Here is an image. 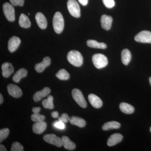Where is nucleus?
I'll return each mask as SVG.
<instances>
[{"instance_id": "1", "label": "nucleus", "mask_w": 151, "mask_h": 151, "mask_svg": "<svg viewBox=\"0 0 151 151\" xmlns=\"http://www.w3.org/2000/svg\"><path fill=\"white\" fill-rule=\"evenodd\" d=\"M67 58L70 64L76 67H80L83 64V58L81 53L77 50H71L68 53Z\"/></svg>"}, {"instance_id": "2", "label": "nucleus", "mask_w": 151, "mask_h": 151, "mask_svg": "<svg viewBox=\"0 0 151 151\" xmlns=\"http://www.w3.org/2000/svg\"><path fill=\"white\" fill-rule=\"evenodd\" d=\"M52 24L55 32L57 34H60L62 32L64 27V19L60 12H56L55 14Z\"/></svg>"}, {"instance_id": "3", "label": "nucleus", "mask_w": 151, "mask_h": 151, "mask_svg": "<svg viewBox=\"0 0 151 151\" xmlns=\"http://www.w3.org/2000/svg\"><path fill=\"white\" fill-rule=\"evenodd\" d=\"M92 60L94 66L98 69L106 67L108 64L107 58L104 55L100 53L94 55L92 57Z\"/></svg>"}, {"instance_id": "4", "label": "nucleus", "mask_w": 151, "mask_h": 151, "mask_svg": "<svg viewBox=\"0 0 151 151\" xmlns=\"http://www.w3.org/2000/svg\"><path fill=\"white\" fill-rule=\"evenodd\" d=\"M67 6L68 12L71 16L76 18H79L80 17V7L76 0H68Z\"/></svg>"}, {"instance_id": "5", "label": "nucleus", "mask_w": 151, "mask_h": 151, "mask_svg": "<svg viewBox=\"0 0 151 151\" xmlns=\"http://www.w3.org/2000/svg\"><path fill=\"white\" fill-rule=\"evenodd\" d=\"M72 96L73 99L78 105L82 108H86L87 103L82 92L78 89H73L72 91Z\"/></svg>"}, {"instance_id": "6", "label": "nucleus", "mask_w": 151, "mask_h": 151, "mask_svg": "<svg viewBox=\"0 0 151 151\" xmlns=\"http://www.w3.org/2000/svg\"><path fill=\"white\" fill-rule=\"evenodd\" d=\"M3 11L5 16L10 22H14L15 19V9L13 6L9 3H6L3 4Z\"/></svg>"}, {"instance_id": "7", "label": "nucleus", "mask_w": 151, "mask_h": 151, "mask_svg": "<svg viewBox=\"0 0 151 151\" xmlns=\"http://www.w3.org/2000/svg\"><path fill=\"white\" fill-rule=\"evenodd\" d=\"M134 40L137 42L151 43V32L142 31L135 36Z\"/></svg>"}, {"instance_id": "8", "label": "nucleus", "mask_w": 151, "mask_h": 151, "mask_svg": "<svg viewBox=\"0 0 151 151\" xmlns=\"http://www.w3.org/2000/svg\"><path fill=\"white\" fill-rule=\"evenodd\" d=\"M43 139L47 143L54 145L57 147H61L63 145L62 139L57 137L54 134H47L44 136Z\"/></svg>"}, {"instance_id": "9", "label": "nucleus", "mask_w": 151, "mask_h": 151, "mask_svg": "<svg viewBox=\"0 0 151 151\" xmlns=\"http://www.w3.org/2000/svg\"><path fill=\"white\" fill-rule=\"evenodd\" d=\"M7 90L9 94L14 98H19L22 95L21 89L15 84H9L7 86Z\"/></svg>"}, {"instance_id": "10", "label": "nucleus", "mask_w": 151, "mask_h": 151, "mask_svg": "<svg viewBox=\"0 0 151 151\" xmlns=\"http://www.w3.org/2000/svg\"><path fill=\"white\" fill-rule=\"evenodd\" d=\"M21 42V40L17 37L13 36L10 38L9 40L8 45L9 51L11 52L15 51L19 46Z\"/></svg>"}, {"instance_id": "11", "label": "nucleus", "mask_w": 151, "mask_h": 151, "mask_svg": "<svg viewBox=\"0 0 151 151\" xmlns=\"http://www.w3.org/2000/svg\"><path fill=\"white\" fill-rule=\"evenodd\" d=\"M50 63L51 59L49 57H46L44 58L42 62L36 64L35 68L38 73H42L46 68L50 65Z\"/></svg>"}, {"instance_id": "12", "label": "nucleus", "mask_w": 151, "mask_h": 151, "mask_svg": "<svg viewBox=\"0 0 151 151\" xmlns=\"http://www.w3.org/2000/svg\"><path fill=\"white\" fill-rule=\"evenodd\" d=\"M113 18L110 16L103 15L100 19L101 26L103 29L109 30L111 28L112 26Z\"/></svg>"}, {"instance_id": "13", "label": "nucleus", "mask_w": 151, "mask_h": 151, "mask_svg": "<svg viewBox=\"0 0 151 151\" xmlns=\"http://www.w3.org/2000/svg\"><path fill=\"white\" fill-rule=\"evenodd\" d=\"M2 75L5 78H8L14 72V68L12 63L6 62L1 66Z\"/></svg>"}, {"instance_id": "14", "label": "nucleus", "mask_w": 151, "mask_h": 151, "mask_svg": "<svg viewBox=\"0 0 151 151\" xmlns=\"http://www.w3.org/2000/svg\"><path fill=\"white\" fill-rule=\"evenodd\" d=\"M88 100L91 105L95 108H100L103 105V102L100 97L95 94H91L88 96Z\"/></svg>"}, {"instance_id": "15", "label": "nucleus", "mask_w": 151, "mask_h": 151, "mask_svg": "<svg viewBox=\"0 0 151 151\" xmlns=\"http://www.w3.org/2000/svg\"><path fill=\"white\" fill-rule=\"evenodd\" d=\"M35 20L37 23L42 29H45L47 27V21L43 14L38 12L35 15Z\"/></svg>"}, {"instance_id": "16", "label": "nucleus", "mask_w": 151, "mask_h": 151, "mask_svg": "<svg viewBox=\"0 0 151 151\" xmlns=\"http://www.w3.org/2000/svg\"><path fill=\"white\" fill-rule=\"evenodd\" d=\"M50 89L48 87H45L41 91L36 92L33 96V100L35 102L40 101L44 97H46L50 93Z\"/></svg>"}, {"instance_id": "17", "label": "nucleus", "mask_w": 151, "mask_h": 151, "mask_svg": "<svg viewBox=\"0 0 151 151\" xmlns=\"http://www.w3.org/2000/svg\"><path fill=\"white\" fill-rule=\"evenodd\" d=\"M47 126V124L44 121L36 122L33 125V132L36 134H42L46 129Z\"/></svg>"}, {"instance_id": "18", "label": "nucleus", "mask_w": 151, "mask_h": 151, "mask_svg": "<svg viewBox=\"0 0 151 151\" xmlns=\"http://www.w3.org/2000/svg\"><path fill=\"white\" fill-rule=\"evenodd\" d=\"M123 138V136L121 134L118 133L113 134L108 138L107 141V145L110 147L116 145L122 142Z\"/></svg>"}, {"instance_id": "19", "label": "nucleus", "mask_w": 151, "mask_h": 151, "mask_svg": "<svg viewBox=\"0 0 151 151\" xmlns=\"http://www.w3.org/2000/svg\"><path fill=\"white\" fill-rule=\"evenodd\" d=\"M27 74V70L26 69L24 68H20L14 75L13 80L16 83H18L22 78L25 77Z\"/></svg>"}, {"instance_id": "20", "label": "nucleus", "mask_w": 151, "mask_h": 151, "mask_svg": "<svg viewBox=\"0 0 151 151\" xmlns=\"http://www.w3.org/2000/svg\"><path fill=\"white\" fill-rule=\"evenodd\" d=\"M63 146L66 150H73L76 148V145L73 142L70 141V139L67 136H63L61 138Z\"/></svg>"}, {"instance_id": "21", "label": "nucleus", "mask_w": 151, "mask_h": 151, "mask_svg": "<svg viewBox=\"0 0 151 151\" xmlns=\"http://www.w3.org/2000/svg\"><path fill=\"white\" fill-rule=\"evenodd\" d=\"M19 23L21 27L24 28H28L31 25L28 17L24 14H22L20 16Z\"/></svg>"}, {"instance_id": "22", "label": "nucleus", "mask_w": 151, "mask_h": 151, "mask_svg": "<svg viewBox=\"0 0 151 151\" xmlns=\"http://www.w3.org/2000/svg\"><path fill=\"white\" fill-rule=\"evenodd\" d=\"M69 122L72 125H75L80 128H83L86 126V122L84 119L75 116H72L70 118Z\"/></svg>"}, {"instance_id": "23", "label": "nucleus", "mask_w": 151, "mask_h": 151, "mask_svg": "<svg viewBox=\"0 0 151 151\" xmlns=\"http://www.w3.org/2000/svg\"><path fill=\"white\" fill-rule=\"evenodd\" d=\"M119 108L121 111L125 114H132L134 111V107L132 105L127 103H121L119 105Z\"/></svg>"}, {"instance_id": "24", "label": "nucleus", "mask_w": 151, "mask_h": 151, "mask_svg": "<svg viewBox=\"0 0 151 151\" xmlns=\"http://www.w3.org/2000/svg\"><path fill=\"white\" fill-rule=\"evenodd\" d=\"M132 59V55L129 50L125 49L122 52V63L125 65H128Z\"/></svg>"}, {"instance_id": "25", "label": "nucleus", "mask_w": 151, "mask_h": 151, "mask_svg": "<svg viewBox=\"0 0 151 151\" xmlns=\"http://www.w3.org/2000/svg\"><path fill=\"white\" fill-rule=\"evenodd\" d=\"M86 44L88 46L92 48L104 49L107 47V45L105 43L103 42H99L97 41L92 40H87Z\"/></svg>"}, {"instance_id": "26", "label": "nucleus", "mask_w": 151, "mask_h": 151, "mask_svg": "<svg viewBox=\"0 0 151 151\" xmlns=\"http://www.w3.org/2000/svg\"><path fill=\"white\" fill-rule=\"evenodd\" d=\"M121 127V124L117 122H110L105 123L102 127V129L104 131H108L113 129H119Z\"/></svg>"}, {"instance_id": "27", "label": "nucleus", "mask_w": 151, "mask_h": 151, "mask_svg": "<svg viewBox=\"0 0 151 151\" xmlns=\"http://www.w3.org/2000/svg\"><path fill=\"white\" fill-rule=\"evenodd\" d=\"M53 97L51 95H49L47 98L43 100L42 102V105L44 108L48 109H52L54 108L53 103Z\"/></svg>"}, {"instance_id": "28", "label": "nucleus", "mask_w": 151, "mask_h": 151, "mask_svg": "<svg viewBox=\"0 0 151 151\" xmlns=\"http://www.w3.org/2000/svg\"><path fill=\"white\" fill-rule=\"evenodd\" d=\"M56 76L60 80H67L70 78V74L65 69H61L57 73Z\"/></svg>"}, {"instance_id": "29", "label": "nucleus", "mask_w": 151, "mask_h": 151, "mask_svg": "<svg viewBox=\"0 0 151 151\" xmlns=\"http://www.w3.org/2000/svg\"><path fill=\"white\" fill-rule=\"evenodd\" d=\"M45 119V116L43 115H41L40 113H38V114L34 113L31 116V120L34 122H42V121H44Z\"/></svg>"}, {"instance_id": "30", "label": "nucleus", "mask_w": 151, "mask_h": 151, "mask_svg": "<svg viewBox=\"0 0 151 151\" xmlns=\"http://www.w3.org/2000/svg\"><path fill=\"white\" fill-rule=\"evenodd\" d=\"M9 130L7 128H5L0 130V142H1L7 137L9 134Z\"/></svg>"}, {"instance_id": "31", "label": "nucleus", "mask_w": 151, "mask_h": 151, "mask_svg": "<svg viewBox=\"0 0 151 151\" xmlns=\"http://www.w3.org/2000/svg\"><path fill=\"white\" fill-rule=\"evenodd\" d=\"M24 150L23 147L18 142H15L12 145L11 151H23Z\"/></svg>"}, {"instance_id": "32", "label": "nucleus", "mask_w": 151, "mask_h": 151, "mask_svg": "<svg viewBox=\"0 0 151 151\" xmlns=\"http://www.w3.org/2000/svg\"><path fill=\"white\" fill-rule=\"evenodd\" d=\"M103 1L104 5L107 8H112L115 5V3L114 0H103Z\"/></svg>"}, {"instance_id": "33", "label": "nucleus", "mask_w": 151, "mask_h": 151, "mask_svg": "<svg viewBox=\"0 0 151 151\" xmlns=\"http://www.w3.org/2000/svg\"><path fill=\"white\" fill-rule=\"evenodd\" d=\"M53 127L57 128V129H59L60 130H63L65 128V124L63 122H60V121H56L53 123Z\"/></svg>"}, {"instance_id": "34", "label": "nucleus", "mask_w": 151, "mask_h": 151, "mask_svg": "<svg viewBox=\"0 0 151 151\" xmlns=\"http://www.w3.org/2000/svg\"><path fill=\"white\" fill-rule=\"evenodd\" d=\"M11 4L13 6H22L24 5V0H9Z\"/></svg>"}, {"instance_id": "35", "label": "nucleus", "mask_w": 151, "mask_h": 151, "mask_svg": "<svg viewBox=\"0 0 151 151\" xmlns=\"http://www.w3.org/2000/svg\"><path fill=\"white\" fill-rule=\"evenodd\" d=\"M69 119L70 118L66 113H63L60 118H58V121L64 123H67L68 121H69Z\"/></svg>"}, {"instance_id": "36", "label": "nucleus", "mask_w": 151, "mask_h": 151, "mask_svg": "<svg viewBox=\"0 0 151 151\" xmlns=\"http://www.w3.org/2000/svg\"><path fill=\"white\" fill-rule=\"evenodd\" d=\"M32 110L33 113L34 114H38L40 112L41 108L40 107H34L32 108Z\"/></svg>"}, {"instance_id": "37", "label": "nucleus", "mask_w": 151, "mask_h": 151, "mask_svg": "<svg viewBox=\"0 0 151 151\" xmlns=\"http://www.w3.org/2000/svg\"><path fill=\"white\" fill-rule=\"evenodd\" d=\"M79 2L82 5L85 6L88 4V0H78Z\"/></svg>"}, {"instance_id": "38", "label": "nucleus", "mask_w": 151, "mask_h": 151, "mask_svg": "<svg viewBox=\"0 0 151 151\" xmlns=\"http://www.w3.org/2000/svg\"><path fill=\"white\" fill-rule=\"evenodd\" d=\"M51 116L53 118H58V112L57 111H54V112H52Z\"/></svg>"}, {"instance_id": "39", "label": "nucleus", "mask_w": 151, "mask_h": 151, "mask_svg": "<svg viewBox=\"0 0 151 151\" xmlns=\"http://www.w3.org/2000/svg\"><path fill=\"white\" fill-rule=\"evenodd\" d=\"M0 151H6V148L5 147L2 145H0Z\"/></svg>"}, {"instance_id": "40", "label": "nucleus", "mask_w": 151, "mask_h": 151, "mask_svg": "<svg viewBox=\"0 0 151 151\" xmlns=\"http://www.w3.org/2000/svg\"><path fill=\"white\" fill-rule=\"evenodd\" d=\"M3 102H4V98L1 94H0V104L1 105L2 104Z\"/></svg>"}, {"instance_id": "41", "label": "nucleus", "mask_w": 151, "mask_h": 151, "mask_svg": "<svg viewBox=\"0 0 151 151\" xmlns=\"http://www.w3.org/2000/svg\"><path fill=\"white\" fill-rule=\"evenodd\" d=\"M149 81H150V84L151 86V77L149 78Z\"/></svg>"}, {"instance_id": "42", "label": "nucleus", "mask_w": 151, "mask_h": 151, "mask_svg": "<svg viewBox=\"0 0 151 151\" xmlns=\"http://www.w3.org/2000/svg\"><path fill=\"white\" fill-rule=\"evenodd\" d=\"M150 132L151 133V127H150Z\"/></svg>"}]
</instances>
